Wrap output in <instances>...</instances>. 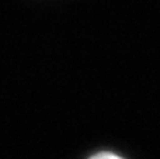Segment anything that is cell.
<instances>
[{"instance_id":"1","label":"cell","mask_w":160,"mask_h":159,"mask_svg":"<svg viewBox=\"0 0 160 159\" xmlns=\"http://www.w3.org/2000/svg\"><path fill=\"white\" fill-rule=\"evenodd\" d=\"M86 159H127V158L112 151H98V152L91 154L90 156Z\"/></svg>"}]
</instances>
